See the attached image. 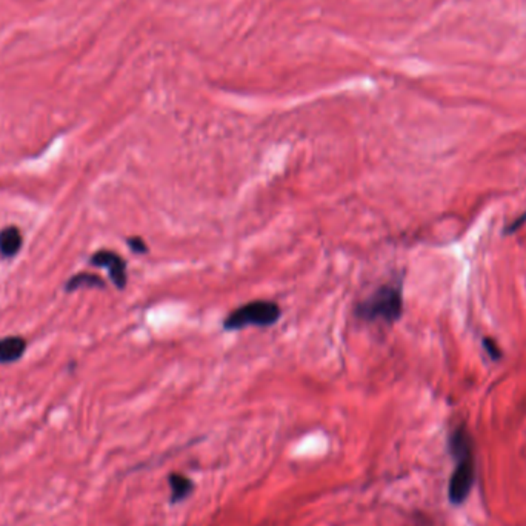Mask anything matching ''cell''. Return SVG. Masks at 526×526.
<instances>
[{"mask_svg":"<svg viewBox=\"0 0 526 526\" xmlns=\"http://www.w3.org/2000/svg\"><path fill=\"white\" fill-rule=\"evenodd\" d=\"M450 451L456 460V470L451 474L448 485V497L452 505H462L470 496L476 482V462H474V443L471 434L465 426H459L450 436Z\"/></svg>","mask_w":526,"mask_h":526,"instance_id":"1","label":"cell"},{"mask_svg":"<svg viewBox=\"0 0 526 526\" xmlns=\"http://www.w3.org/2000/svg\"><path fill=\"white\" fill-rule=\"evenodd\" d=\"M354 313L366 323H395L404 313V294L400 285H382L357 305Z\"/></svg>","mask_w":526,"mask_h":526,"instance_id":"2","label":"cell"},{"mask_svg":"<svg viewBox=\"0 0 526 526\" xmlns=\"http://www.w3.org/2000/svg\"><path fill=\"white\" fill-rule=\"evenodd\" d=\"M282 316L278 303L271 300H254L243 305L226 317L223 328L228 331H239L248 327H272Z\"/></svg>","mask_w":526,"mask_h":526,"instance_id":"3","label":"cell"},{"mask_svg":"<svg viewBox=\"0 0 526 526\" xmlns=\"http://www.w3.org/2000/svg\"><path fill=\"white\" fill-rule=\"evenodd\" d=\"M89 263L94 266H100V268H107L113 283L119 289L127 287V263L117 252L108 250L97 251L96 254H93V257L89 259Z\"/></svg>","mask_w":526,"mask_h":526,"instance_id":"4","label":"cell"},{"mask_svg":"<svg viewBox=\"0 0 526 526\" xmlns=\"http://www.w3.org/2000/svg\"><path fill=\"white\" fill-rule=\"evenodd\" d=\"M168 483H170V490H171L170 502L173 505L184 502V500L190 497L194 491L193 480L180 472L170 474V477H168Z\"/></svg>","mask_w":526,"mask_h":526,"instance_id":"5","label":"cell"},{"mask_svg":"<svg viewBox=\"0 0 526 526\" xmlns=\"http://www.w3.org/2000/svg\"><path fill=\"white\" fill-rule=\"evenodd\" d=\"M27 348V342L22 337L12 336L0 340V363H12L21 359Z\"/></svg>","mask_w":526,"mask_h":526,"instance_id":"6","label":"cell"},{"mask_svg":"<svg viewBox=\"0 0 526 526\" xmlns=\"http://www.w3.org/2000/svg\"><path fill=\"white\" fill-rule=\"evenodd\" d=\"M22 246V234L14 226L0 231V254L3 257L16 256Z\"/></svg>","mask_w":526,"mask_h":526,"instance_id":"7","label":"cell"},{"mask_svg":"<svg viewBox=\"0 0 526 526\" xmlns=\"http://www.w3.org/2000/svg\"><path fill=\"white\" fill-rule=\"evenodd\" d=\"M80 288H105V282L96 274L80 272V274L71 277L67 282V287H65V289H67L68 292L80 289Z\"/></svg>","mask_w":526,"mask_h":526,"instance_id":"8","label":"cell"},{"mask_svg":"<svg viewBox=\"0 0 526 526\" xmlns=\"http://www.w3.org/2000/svg\"><path fill=\"white\" fill-rule=\"evenodd\" d=\"M127 243L129 245V248H131L134 252H138V254H145V252H148V246L144 242V239L129 237L127 240Z\"/></svg>","mask_w":526,"mask_h":526,"instance_id":"9","label":"cell"},{"mask_svg":"<svg viewBox=\"0 0 526 526\" xmlns=\"http://www.w3.org/2000/svg\"><path fill=\"white\" fill-rule=\"evenodd\" d=\"M483 345H485V348H486V353H488V354L491 355V359L498 360L500 357H502V351L498 349V347L496 345V342H494V340L485 339V340H483Z\"/></svg>","mask_w":526,"mask_h":526,"instance_id":"10","label":"cell"},{"mask_svg":"<svg viewBox=\"0 0 526 526\" xmlns=\"http://www.w3.org/2000/svg\"><path fill=\"white\" fill-rule=\"evenodd\" d=\"M526 222V212L523 214V216H520V217H518L517 220H514V222H512L509 226H508V228H506V231H505V234H511V232H514V231H517L518 228H520V226L523 225Z\"/></svg>","mask_w":526,"mask_h":526,"instance_id":"11","label":"cell"}]
</instances>
